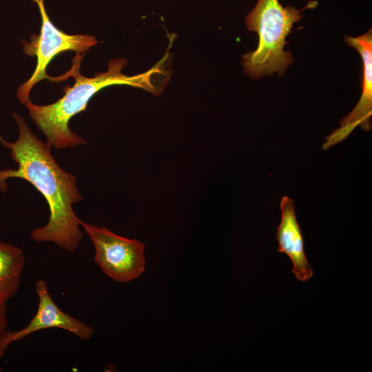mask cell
Segmentation results:
<instances>
[{
    "mask_svg": "<svg viewBox=\"0 0 372 372\" xmlns=\"http://www.w3.org/2000/svg\"><path fill=\"white\" fill-rule=\"evenodd\" d=\"M19 130L16 141L8 142L0 134L1 145L10 149L17 169H0V190H8L6 180L23 178L32 184L45 198L50 209L48 223L34 229L31 238L37 242H51L66 251L80 245L83 234L81 220L72 205L83 199L76 177L62 169L50 152L52 145L39 140L29 129L24 118L12 112Z\"/></svg>",
    "mask_w": 372,
    "mask_h": 372,
    "instance_id": "obj_1",
    "label": "cell"
},
{
    "mask_svg": "<svg viewBox=\"0 0 372 372\" xmlns=\"http://www.w3.org/2000/svg\"><path fill=\"white\" fill-rule=\"evenodd\" d=\"M83 56L84 53H76L71 68L61 76L63 81L69 76L75 79L73 86L63 88L65 94L61 99L45 105H35L30 99L25 103L30 116L45 136L47 142L57 149L86 143L70 129L69 121L78 113L85 111L89 101L101 89L114 85H127L159 95L164 87L158 85V78L169 76L163 66L165 58L148 71L134 76L122 72L127 61L124 58H118L108 62L106 72L87 77L79 70Z\"/></svg>",
    "mask_w": 372,
    "mask_h": 372,
    "instance_id": "obj_2",
    "label": "cell"
},
{
    "mask_svg": "<svg viewBox=\"0 0 372 372\" xmlns=\"http://www.w3.org/2000/svg\"><path fill=\"white\" fill-rule=\"evenodd\" d=\"M314 2L298 10L292 6L283 7L278 0H258L245 18L248 31L258 34V44L255 50L242 55L245 73L256 79L274 72L284 74L293 60L291 52L284 50L286 37L302 18L301 11L315 7L317 3L311 6Z\"/></svg>",
    "mask_w": 372,
    "mask_h": 372,
    "instance_id": "obj_3",
    "label": "cell"
},
{
    "mask_svg": "<svg viewBox=\"0 0 372 372\" xmlns=\"http://www.w3.org/2000/svg\"><path fill=\"white\" fill-rule=\"evenodd\" d=\"M38 7L41 17L39 34H32L30 41H21L25 54L37 59V65L31 77L21 84L17 90V96L21 104L29 100L33 86L43 79L59 82L60 77L50 76L47 68L50 61L58 54L65 51L85 53L98 43V40L88 34H68L57 28L50 21L46 12L44 0H32Z\"/></svg>",
    "mask_w": 372,
    "mask_h": 372,
    "instance_id": "obj_4",
    "label": "cell"
},
{
    "mask_svg": "<svg viewBox=\"0 0 372 372\" xmlns=\"http://www.w3.org/2000/svg\"><path fill=\"white\" fill-rule=\"evenodd\" d=\"M81 225L94 245V260L105 275L116 282L127 283L145 271V247L142 242L82 220Z\"/></svg>",
    "mask_w": 372,
    "mask_h": 372,
    "instance_id": "obj_5",
    "label": "cell"
},
{
    "mask_svg": "<svg viewBox=\"0 0 372 372\" xmlns=\"http://www.w3.org/2000/svg\"><path fill=\"white\" fill-rule=\"evenodd\" d=\"M345 42L355 48L362 59V94L353 110L340 121V127L325 137L322 149L344 141L359 125L364 131L371 130L372 114V30L370 28L364 34L352 37L346 35Z\"/></svg>",
    "mask_w": 372,
    "mask_h": 372,
    "instance_id": "obj_6",
    "label": "cell"
},
{
    "mask_svg": "<svg viewBox=\"0 0 372 372\" xmlns=\"http://www.w3.org/2000/svg\"><path fill=\"white\" fill-rule=\"evenodd\" d=\"M35 291L39 298L36 314L29 324L17 331H8L0 344V356L3 357L8 346L14 342L19 341L36 331L59 328L69 331L82 340H90L94 333V329L73 318L59 309L52 298L47 282L38 280L35 282Z\"/></svg>",
    "mask_w": 372,
    "mask_h": 372,
    "instance_id": "obj_7",
    "label": "cell"
},
{
    "mask_svg": "<svg viewBox=\"0 0 372 372\" xmlns=\"http://www.w3.org/2000/svg\"><path fill=\"white\" fill-rule=\"evenodd\" d=\"M280 207L281 220L276 232L278 251L290 258L293 265L291 272L296 279L306 282L313 276V272L304 252L303 235L295 211V201L285 196L280 200Z\"/></svg>",
    "mask_w": 372,
    "mask_h": 372,
    "instance_id": "obj_8",
    "label": "cell"
},
{
    "mask_svg": "<svg viewBox=\"0 0 372 372\" xmlns=\"http://www.w3.org/2000/svg\"><path fill=\"white\" fill-rule=\"evenodd\" d=\"M25 262L23 250L0 240V302H6L17 293Z\"/></svg>",
    "mask_w": 372,
    "mask_h": 372,
    "instance_id": "obj_9",
    "label": "cell"
},
{
    "mask_svg": "<svg viewBox=\"0 0 372 372\" xmlns=\"http://www.w3.org/2000/svg\"><path fill=\"white\" fill-rule=\"evenodd\" d=\"M8 306L6 302H0V344L8 332Z\"/></svg>",
    "mask_w": 372,
    "mask_h": 372,
    "instance_id": "obj_10",
    "label": "cell"
},
{
    "mask_svg": "<svg viewBox=\"0 0 372 372\" xmlns=\"http://www.w3.org/2000/svg\"><path fill=\"white\" fill-rule=\"evenodd\" d=\"M0 360H1V358H0ZM0 371H2V369H1V367H0Z\"/></svg>",
    "mask_w": 372,
    "mask_h": 372,
    "instance_id": "obj_11",
    "label": "cell"
}]
</instances>
